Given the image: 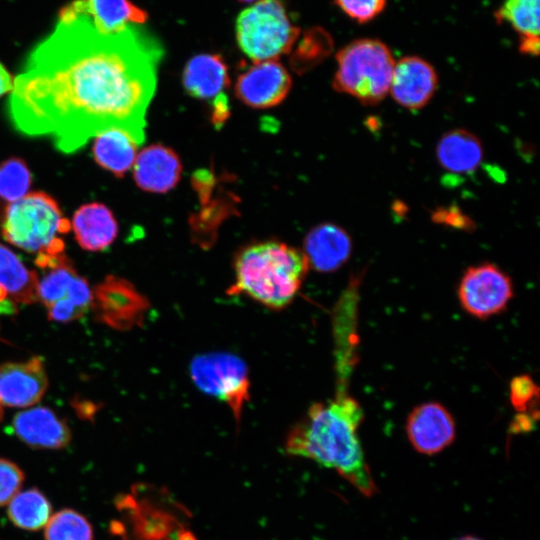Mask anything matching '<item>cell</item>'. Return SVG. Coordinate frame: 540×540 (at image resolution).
<instances>
[{
    "instance_id": "obj_1",
    "label": "cell",
    "mask_w": 540,
    "mask_h": 540,
    "mask_svg": "<svg viewBox=\"0 0 540 540\" xmlns=\"http://www.w3.org/2000/svg\"><path fill=\"white\" fill-rule=\"evenodd\" d=\"M140 25L111 35L83 15H62L13 79L7 115L19 133L63 153L120 128L142 144L162 48Z\"/></svg>"
},
{
    "instance_id": "obj_2",
    "label": "cell",
    "mask_w": 540,
    "mask_h": 540,
    "mask_svg": "<svg viewBox=\"0 0 540 540\" xmlns=\"http://www.w3.org/2000/svg\"><path fill=\"white\" fill-rule=\"evenodd\" d=\"M363 418L356 399L339 390L333 399L309 407L289 431L285 451L335 470L361 494L371 497L378 488L358 436Z\"/></svg>"
},
{
    "instance_id": "obj_3",
    "label": "cell",
    "mask_w": 540,
    "mask_h": 540,
    "mask_svg": "<svg viewBox=\"0 0 540 540\" xmlns=\"http://www.w3.org/2000/svg\"><path fill=\"white\" fill-rule=\"evenodd\" d=\"M309 264L303 252L278 241L243 247L234 260L229 295L245 294L270 309H282L296 297Z\"/></svg>"
},
{
    "instance_id": "obj_4",
    "label": "cell",
    "mask_w": 540,
    "mask_h": 540,
    "mask_svg": "<svg viewBox=\"0 0 540 540\" xmlns=\"http://www.w3.org/2000/svg\"><path fill=\"white\" fill-rule=\"evenodd\" d=\"M57 202L44 192H32L9 203L3 213V238L17 248L36 254L63 253L61 235L70 230Z\"/></svg>"
},
{
    "instance_id": "obj_5",
    "label": "cell",
    "mask_w": 540,
    "mask_h": 540,
    "mask_svg": "<svg viewBox=\"0 0 540 540\" xmlns=\"http://www.w3.org/2000/svg\"><path fill=\"white\" fill-rule=\"evenodd\" d=\"M333 88L364 105L380 103L389 93L395 59L389 47L374 38H360L336 55Z\"/></svg>"
},
{
    "instance_id": "obj_6",
    "label": "cell",
    "mask_w": 540,
    "mask_h": 540,
    "mask_svg": "<svg viewBox=\"0 0 540 540\" xmlns=\"http://www.w3.org/2000/svg\"><path fill=\"white\" fill-rule=\"evenodd\" d=\"M235 30L239 48L253 62L278 59L300 34L282 0H257L238 15Z\"/></svg>"
},
{
    "instance_id": "obj_7",
    "label": "cell",
    "mask_w": 540,
    "mask_h": 540,
    "mask_svg": "<svg viewBox=\"0 0 540 540\" xmlns=\"http://www.w3.org/2000/svg\"><path fill=\"white\" fill-rule=\"evenodd\" d=\"M37 296L51 320L67 323L84 316L93 304V292L64 253L37 254Z\"/></svg>"
},
{
    "instance_id": "obj_8",
    "label": "cell",
    "mask_w": 540,
    "mask_h": 540,
    "mask_svg": "<svg viewBox=\"0 0 540 540\" xmlns=\"http://www.w3.org/2000/svg\"><path fill=\"white\" fill-rule=\"evenodd\" d=\"M189 373L200 391L227 404L239 422L250 398L248 368L242 358L229 352L200 354L191 360Z\"/></svg>"
},
{
    "instance_id": "obj_9",
    "label": "cell",
    "mask_w": 540,
    "mask_h": 540,
    "mask_svg": "<svg viewBox=\"0 0 540 540\" xmlns=\"http://www.w3.org/2000/svg\"><path fill=\"white\" fill-rule=\"evenodd\" d=\"M457 294L461 307L468 314L487 319L507 308L513 297V283L498 266L481 263L466 269Z\"/></svg>"
},
{
    "instance_id": "obj_10",
    "label": "cell",
    "mask_w": 540,
    "mask_h": 540,
    "mask_svg": "<svg viewBox=\"0 0 540 540\" xmlns=\"http://www.w3.org/2000/svg\"><path fill=\"white\" fill-rule=\"evenodd\" d=\"M292 80L286 68L277 60L253 62L238 76L235 84L237 98L245 105L271 108L288 95Z\"/></svg>"
},
{
    "instance_id": "obj_11",
    "label": "cell",
    "mask_w": 540,
    "mask_h": 540,
    "mask_svg": "<svg viewBox=\"0 0 540 540\" xmlns=\"http://www.w3.org/2000/svg\"><path fill=\"white\" fill-rule=\"evenodd\" d=\"M405 430L412 447L424 455H435L443 451L456 437L453 416L438 402L416 406L407 417Z\"/></svg>"
},
{
    "instance_id": "obj_12",
    "label": "cell",
    "mask_w": 540,
    "mask_h": 540,
    "mask_svg": "<svg viewBox=\"0 0 540 540\" xmlns=\"http://www.w3.org/2000/svg\"><path fill=\"white\" fill-rule=\"evenodd\" d=\"M438 75L434 67L418 56L395 61L389 93L394 101L408 110H419L434 96Z\"/></svg>"
},
{
    "instance_id": "obj_13",
    "label": "cell",
    "mask_w": 540,
    "mask_h": 540,
    "mask_svg": "<svg viewBox=\"0 0 540 540\" xmlns=\"http://www.w3.org/2000/svg\"><path fill=\"white\" fill-rule=\"evenodd\" d=\"M48 387V377L40 357L0 365V403L27 408L38 403Z\"/></svg>"
},
{
    "instance_id": "obj_14",
    "label": "cell",
    "mask_w": 540,
    "mask_h": 540,
    "mask_svg": "<svg viewBox=\"0 0 540 540\" xmlns=\"http://www.w3.org/2000/svg\"><path fill=\"white\" fill-rule=\"evenodd\" d=\"M13 433L25 444L37 449H62L71 440L67 423L52 409L29 407L12 420Z\"/></svg>"
},
{
    "instance_id": "obj_15",
    "label": "cell",
    "mask_w": 540,
    "mask_h": 540,
    "mask_svg": "<svg viewBox=\"0 0 540 540\" xmlns=\"http://www.w3.org/2000/svg\"><path fill=\"white\" fill-rule=\"evenodd\" d=\"M59 14L83 15L104 35L119 33L130 25H141L148 18L147 12L130 0H75Z\"/></svg>"
},
{
    "instance_id": "obj_16",
    "label": "cell",
    "mask_w": 540,
    "mask_h": 540,
    "mask_svg": "<svg viewBox=\"0 0 540 540\" xmlns=\"http://www.w3.org/2000/svg\"><path fill=\"white\" fill-rule=\"evenodd\" d=\"M352 252L350 235L333 223H321L306 235L303 244L309 267L319 272H333L342 267Z\"/></svg>"
},
{
    "instance_id": "obj_17",
    "label": "cell",
    "mask_w": 540,
    "mask_h": 540,
    "mask_svg": "<svg viewBox=\"0 0 540 540\" xmlns=\"http://www.w3.org/2000/svg\"><path fill=\"white\" fill-rule=\"evenodd\" d=\"M133 166L137 185L154 193H165L174 188L182 172L178 155L171 148L160 144L141 150Z\"/></svg>"
},
{
    "instance_id": "obj_18",
    "label": "cell",
    "mask_w": 540,
    "mask_h": 540,
    "mask_svg": "<svg viewBox=\"0 0 540 540\" xmlns=\"http://www.w3.org/2000/svg\"><path fill=\"white\" fill-rule=\"evenodd\" d=\"M100 318L115 327L125 328L141 315L144 300L126 281L108 277L93 295Z\"/></svg>"
},
{
    "instance_id": "obj_19",
    "label": "cell",
    "mask_w": 540,
    "mask_h": 540,
    "mask_svg": "<svg viewBox=\"0 0 540 540\" xmlns=\"http://www.w3.org/2000/svg\"><path fill=\"white\" fill-rule=\"evenodd\" d=\"M182 83L192 97L201 100L213 99L223 93L230 84L228 67L219 54L195 55L184 67Z\"/></svg>"
},
{
    "instance_id": "obj_20",
    "label": "cell",
    "mask_w": 540,
    "mask_h": 540,
    "mask_svg": "<svg viewBox=\"0 0 540 540\" xmlns=\"http://www.w3.org/2000/svg\"><path fill=\"white\" fill-rule=\"evenodd\" d=\"M72 228L78 244L87 251H102L116 239L118 225L112 212L101 203L82 205L74 214Z\"/></svg>"
},
{
    "instance_id": "obj_21",
    "label": "cell",
    "mask_w": 540,
    "mask_h": 540,
    "mask_svg": "<svg viewBox=\"0 0 540 540\" xmlns=\"http://www.w3.org/2000/svg\"><path fill=\"white\" fill-rule=\"evenodd\" d=\"M484 149L480 139L472 132L457 128L442 135L436 145V158L447 172L468 174L482 163Z\"/></svg>"
},
{
    "instance_id": "obj_22",
    "label": "cell",
    "mask_w": 540,
    "mask_h": 540,
    "mask_svg": "<svg viewBox=\"0 0 540 540\" xmlns=\"http://www.w3.org/2000/svg\"><path fill=\"white\" fill-rule=\"evenodd\" d=\"M140 145L126 130L111 128L95 137L92 152L101 167L123 177L134 165Z\"/></svg>"
},
{
    "instance_id": "obj_23",
    "label": "cell",
    "mask_w": 540,
    "mask_h": 540,
    "mask_svg": "<svg viewBox=\"0 0 540 540\" xmlns=\"http://www.w3.org/2000/svg\"><path fill=\"white\" fill-rule=\"evenodd\" d=\"M0 287L16 303L38 301L37 274L8 247L0 244Z\"/></svg>"
},
{
    "instance_id": "obj_24",
    "label": "cell",
    "mask_w": 540,
    "mask_h": 540,
    "mask_svg": "<svg viewBox=\"0 0 540 540\" xmlns=\"http://www.w3.org/2000/svg\"><path fill=\"white\" fill-rule=\"evenodd\" d=\"M7 505L11 522L27 531L45 527L52 515L50 501L36 488L19 491Z\"/></svg>"
},
{
    "instance_id": "obj_25",
    "label": "cell",
    "mask_w": 540,
    "mask_h": 540,
    "mask_svg": "<svg viewBox=\"0 0 540 540\" xmlns=\"http://www.w3.org/2000/svg\"><path fill=\"white\" fill-rule=\"evenodd\" d=\"M540 0H505L495 11L498 23H507L521 37H539Z\"/></svg>"
},
{
    "instance_id": "obj_26",
    "label": "cell",
    "mask_w": 540,
    "mask_h": 540,
    "mask_svg": "<svg viewBox=\"0 0 540 540\" xmlns=\"http://www.w3.org/2000/svg\"><path fill=\"white\" fill-rule=\"evenodd\" d=\"M45 540H93V529L85 516L70 508L51 515Z\"/></svg>"
},
{
    "instance_id": "obj_27",
    "label": "cell",
    "mask_w": 540,
    "mask_h": 540,
    "mask_svg": "<svg viewBox=\"0 0 540 540\" xmlns=\"http://www.w3.org/2000/svg\"><path fill=\"white\" fill-rule=\"evenodd\" d=\"M331 50V38L323 29L306 31L291 56V67L302 73L321 61Z\"/></svg>"
},
{
    "instance_id": "obj_28",
    "label": "cell",
    "mask_w": 540,
    "mask_h": 540,
    "mask_svg": "<svg viewBox=\"0 0 540 540\" xmlns=\"http://www.w3.org/2000/svg\"><path fill=\"white\" fill-rule=\"evenodd\" d=\"M31 174L25 162L12 157L0 165V198L14 202L27 194Z\"/></svg>"
},
{
    "instance_id": "obj_29",
    "label": "cell",
    "mask_w": 540,
    "mask_h": 540,
    "mask_svg": "<svg viewBox=\"0 0 540 540\" xmlns=\"http://www.w3.org/2000/svg\"><path fill=\"white\" fill-rule=\"evenodd\" d=\"M334 3L349 18L363 24L381 14L387 0H334Z\"/></svg>"
},
{
    "instance_id": "obj_30",
    "label": "cell",
    "mask_w": 540,
    "mask_h": 540,
    "mask_svg": "<svg viewBox=\"0 0 540 540\" xmlns=\"http://www.w3.org/2000/svg\"><path fill=\"white\" fill-rule=\"evenodd\" d=\"M24 473L14 462L0 458V507L7 505L19 492Z\"/></svg>"
},
{
    "instance_id": "obj_31",
    "label": "cell",
    "mask_w": 540,
    "mask_h": 540,
    "mask_svg": "<svg viewBox=\"0 0 540 540\" xmlns=\"http://www.w3.org/2000/svg\"><path fill=\"white\" fill-rule=\"evenodd\" d=\"M537 396L538 387L528 375L517 376L511 381L510 401L518 412H526Z\"/></svg>"
},
{
    "instance_id": "obj_32",
    "label": "cell",
    "mask_w": 540,
    "mask_h": 540,
    "mask_svg": "<svg viewBox=\"0 0 540 540\" xmlns=\"http://www.w3.org/2000/svg\"><path fill=\"white\" fill-rule=\"evenodd\" d=\"M432 219L438 224H443L456 229L469 231L475 227L474 222L458 207H441L434 211Z\"/></svg>"
},
{
    "instance_id": "obj_33",
    "label": "cell",
    "mask_w": 540,
    "mask_h": 540,
    "mask_svg": "<svg viewBox=\"0 0 540 540\" xmlns=\"http://www.w3.org/2000/svg\"><path fill=\"white\" fill-rule=\"evenodd\" d=\"M230 115L229 100L226 94L220 93L212 100L211 121L215 126L222 125Z\"/></svg>"
},
{
    "instance_id": "obj_34",
    "label": "cell",
    "mask_w": 540,
    "mask_h": 540,
    "mask_svg": "<svg viewBox=\"0 0 540 540\" xmlns=\"http://www.w3.org/2000/svg\"><path fill=\"white\" fill-rule=\"evenodd\" d=\"M539 37L519 38V51L525 55L537 56L539 54Z\"/></svg>"
},
{
    "instance_id": "obj_35",
    "label": "cell",
    "mask_w": 540,
    "mask_h": 540,
    "mask_svg": "<svg viewBox=\"0 0 540 540\" xmlns=\"http://www.w3.org/2000/svg\"><path fill=\"white\" fill-rule=\"evenodd\" d=\"M17 312L16 303L0 287V316L13 315Z\"/></svg>"
},
{
    "instance_id": "obj_36",
    "label": "cell",
    "mask_w": 540,
    "mask_h": 540,
    "mask_svg": "<svg viewBox=\"0 0 540 540\" xmlns=\"http://www.w3.org/2000/svg\"><path fill=\"white\" fill-rule=\"evenodd\" d=\"M13 87V78L6 68L0 63V98L10 92Z\"/></svg>"
},
{
    "instance_id": "obj_37",
    "label": "cell",
    "mask_w": 540,
    "mask_h": 540,
    "mask_svg": "<svg viewBox=\"0 0 540 540\" xmlns=\"http://www.w3.org/2000/svg\"><path fill=\"white\" fill-rule=\"evenodd\" d=\"M456 540H483L481 538H478L476 536H471V535H466V536H462Z\"/></svg>"
},
{
    "instance_id": "obj_38",
    "label": "cell",
    "mask_w": 540,
    "mask_h": 540,
    "mask_svg": "<svg viewBox=\"0 0 540 540\" xmlns=\"http://www.w3.org/2000/svg\"><path fill=\"white\" fill-rule=\"evenodd\" d=\"M2 416H3L2 405H1V403H0V422H1V420H2Z\"/></svg>"
},
{
    "instance_id": "obj_39",
    "label": "cell",
    "mask_w": 540,
    "mask_h": 540,
    "mask_svg": "<svg viewBox=\"0 0 540 540\" xmlns=\"http://www.w3.org/2000/svg\"><path fill=\"white\" fill-rule=\"evenodd\" d=\"M238 1H240V2H244V3H250V2H252V1H256V0H238Z\"/></svg>"
}]
</instances>
